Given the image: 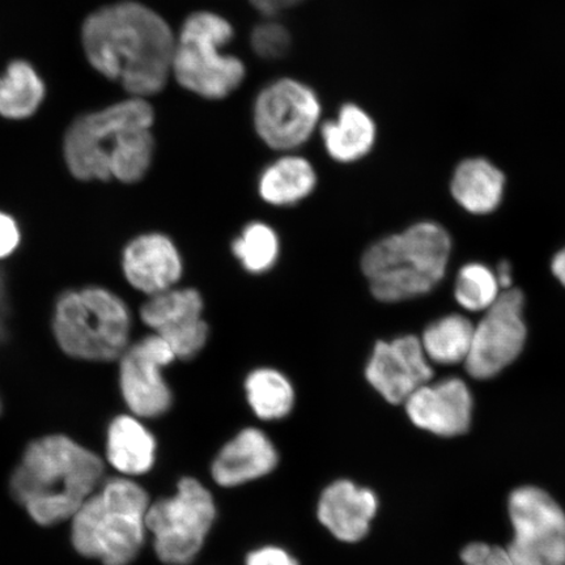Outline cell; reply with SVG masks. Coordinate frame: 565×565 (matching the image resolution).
Returning a JSON list of instances; mask_svg holds the SVG:
<instances>
[{
  "instance_id": "1",
  "label": "cell",
  "mask_w": 565,
  "mask_h": 565,
  "mask_svg": "<svg viewBox=\"0 0 565 565\" xmlns=\"http://www.w3.org/2000/svg\"><path fill=\"white\" fill-rule=\"evenodd\" d=\"M83 46L98 73L136 97L159 94L172 74L174 34L143 4L124 2L92 13L83 26Z\"/></svg>"
},
{
  "instance_id": "2",
  "label": "cell",
  "mask_w": 565,
  "mask_h": 565,
  "mask_svg": "<svg viewBox=\"0 0 565 565\" xmlns=\"http://www.w3.org/2000/svg\"><path fill=\"white\" fill-rule=\"evenodd\" d=\"M152 124L151 105L141 97L77 118L65 138L70 172L82 181L138 182L153 159Z\"/></svg>"
},
{
  "instance_id": "3",
  "label": "cell",
  "mask_w": 565,
  "mask_h": 565,
  "mask_svg": "<svg viewBox=\"0 0 565 565\" xmlns=\"http://www.w3.org/2000/svg\"><path fill=\"white\" fill-rule=\"evenodd\" d=\"M103 477L100 457L66 436L52 435L26 448L11 476L10 492L34 522L53 526L73 519Z\"/></svg>"
},
{
  "instance_id": "4",
  "label": "cell",
  "mask_w": 565,
  "mask_h": 565,
  "mask_svg": "<svg viewBox=\"0 0 565 565\" xmlns=\"http://www.w3.org/2000/svg\"><path fill=\"white\" fill-rule=\"evenodd\" d=\"M451 242L433 222L412 225L372 244L362 257V271L374 299L399 302L429 294L447 273Z\"/></svg>"
},
{
  "instance_id": "5",
  "label": "cell",
  "mask_w": 565,
  "mask_h": 565,
  "mask_svg": "<svg viewBox=\"0 0 565 565\" xmlns=\"http://www.w3.org/2000/svg\"><path fill=\"white\" fill-rule=\"evenodd\" d=\"M148 508L147 492L131 479L106 480L71 519L75 550L104 565H130L145 545Z\"/></svg>"
},
{
  "instance_id": "6",
  "label": "cell",
  "mask_w": 565,
  "mask_h": 565,
  "mask_svg": "<svg viewBox=\"0 0 565 565\" xmlns=\"http://www.w3.org/2000/svg\"><path fill=\"white\" fill-rule=\"evenodd\" d=\"M53 330L67 355L89 362H111L129 348L131 313L108 289H75L56 301Z\"/></svg>"
},
{
  "instance_id": "7",
  "label": "cell",
  "mask_w": 565,
  "mask_h": 565,
  "mask_svg": "<svg viewBox=\"0 0 565 565\" xmlns=\"http://www.w3.org/2000/svg\"><path fill=\"white\" fill-rule=\"evenodd\" d=\"M232 39L230 21L217 13L200 11L190 15L175 40L172 63L175 81L209 100L230 96L242 86L246 75L242 60L223 53Z\"/></svg>"
},
{
  "instance_id": "8",
  "label": "cell",
  "mask_w": 565,
  "mask_h": 565,
  "mask_svg": "<svg viewBox=\"0 0 565 565\" xmlns=\"http://www.w3.org/2000/svg\"><path fill=\"white\" fill-rule=\"evenodd\" d=\"M214 499L202 483L183 478L171 498L150 504L146 525L152 533L153 547L162 563L188 565L203 546L214 524Z\"/></svg>"
},
{
  "instance_id": "9",
  "label": "cell",
  "mask_w": 565,
  "mask_h": 565,
  "mask_svg": "<svg viewBox=\"0 0 565 565\" xmlns=\"http://www.w3.org/2000/svg\"><path fill=\"white\" fill-rule=\"evenodd\" d=\"M514 565H565V512L548 492L522 486L508 499Z\"/></svg>"
},
{
  "instance_id": "10",
  "label": "cell",
  "mask_w": 565,
  "mask_h": 565,
  "mask_svg": "<svg viewBox=\"0 0 565 565\" xmlns=\"http://www.w3.org/2000/svg\"><path fill=\"white\" fill-rule=\"evenodd\" d=\"M321 111L320 98L307 84L279 79L259 92L253 121L265 145L275 151L291 152L313 136Z\"/></svg>"
},
{
  "instance_id": "11",
  "label": "cell",
  "mask_w": 565,
  "mask_h": 565,
  "mask_svg": "<svg viewBox=\"0 0 565 565\" xmlns=\"http://www.w3.org/2000/svg\"><path fill=\"white\" fill-rule=\"evenodd\" d=\"M524 295L510 288L500 294L493 306L475 324L471 349L465 369L471 377L492 379L519 358L526 341L522 317Z\"/></svg>"
},
{
  "instance_id": "12",
  "label": "cell",
  "mask_w": 565,
  "mask_h": 565,
  "mask_svg": "<svg viewBox=\"0 0 565 565\" xmlns=\"http://www.w3.org/2000/svg\"><path fill=\"white\" fill-rule=\"evenodd\" d=\"M175 359L171 348L157 334L140 339L122 353L119 385L134 415L158 418L171 408L173 395L162 371Z\"/></svg>"
},
{
  "instance_id": "13",
  "label": "cell",
  "mask_w": 565,
  "mask_h": 565,
  "mask_svg": "<svg viewBox=\"0 0 565 565\" xmlns=\"http://www.w3.org/2000/svg\"><path fill=\"white\" fill-rule=\"evenodd\" d=\"M204 301L194 288H171L150 296L140 309L141 321L166 341L177 359L190 360L206 348L209 323Z\"/></svg>"
},
{
  "instance_id": "14",
  "label": "cell",
  "mask_w": 565,
  "mask_h": 565,
  "mask_svg": "<svg viewBox=\"0 0 565 565\" xmlns=\"http://www.w3.org/2000/svg\"><path fill=\"white\" fill-rule=\"evenodd\" d=\"M365 377L388 404L405 405L419 387L430 383L434 370L420 338L405 335L374 345Z\"/></svg>"
},
{
  "instance_id": "15",
  "label": "cell",
  "mask_w": 565,
  "mask_h": 565,
  "mask_svg": "<svg viewBox=\"0 0 565 565\" xmlns=\"http://www.w3.org/2000/svg\"><path fill=\"white\" fill-rule=\"evenodd\" d=\"M405 407L416 427L436 436L456 437L470 428L472 397L461 379L423 385L405 402Z\"/></svg>"
},
{
  "instance_id": "16",
  "label": "cell",
  "mask_w": 565,
  "mask_h": 565,
  "mask_svg": "<svg viewBox=\"0 0 565 565\" xmlns=\"http://www.w3.org/2000/svg\"><path fill=\"white\" fill-rule=\"evenodd\" d=\"M124 274L130 285L148 296L174 288L182 278L179 247L162 233H146L126 246Z\"/></svg>"
},
{
  "instance_id": "17",
  "label": "cell",
  "mask_w": 565,
  "mask_h": 565,
  "mask_svg": "<svg viewBox=\"0 0 565 565\" xmlns=\"http://www.w3.org/2000/svg\"><path fill=\"white\" fill-rule=\"evenodd\" d=\"M379 500L369 489L338 480L321 494L318 519L339 541L358 542L370 532Z\"/></svg>"
},
{
  "instance_id": "18",
  "label": "cell",
  "mask_w": 565,
  "mask_h": 565,
  "mask_svg": "<svg viewBox=\"0 0 565 565\" xmlns=\"http://www.w3.org/2000/svg\"><path fill=\"white\" fill-rule=\"evenodd\" d=\"M278 463V454L268 437L257 428H246L218 451L212 477L223 487L242 486L265 477Z\"/></svg>"
},
{
  "instance_id": "19",
  "label": "cell",
  "mask_w": 565,
  "mask_h": 565,
  "mask_svg": "<svg viewBox=\"0 0 565 565\" xmlns=\"http://www.w3.org/2000/svg\"><path fill=\"white\" fill-rule=\"evenodd\" d=\"M505 174L486 157H469L458 162L451 175L455 200L471 214L484 215L498 209L503 200Z\"/></svg>"
},
{
  "instance_id": "20",
  "label": "cell",
  "mask_w": 565,
  "mask_h": 565,
  "mask_svg": "<svg viewBox=\"0 0 565 565\" xmlns=\"http://www.w3.org/2000/svg\"><path fill=\"white\" fill-rule=\"evenodd\" d=\"M321 138L331 159L351 164L373 150L377 140V126L359 105L344 104L335 119L322 125Z\"/></svg>"
},
{
  "instance_id": "21",
  "label": "cell",
  "mask_w": 565,
  "mask_h": 565,
  "mask_svg": "<svg viewBox=\"0 0 565 565\" xmlns=\"http://www.w3.org/2000/svg\"><path fill=\"white\" fill-rule=\"evenodd\" d=\"M317 186L312 162L298 154H282L268 164L258 179L260 200L275 207H291L307 200Z\"/></svg>"
},
{
  "instance_id": "22",
  "label": "cell",
  "mask_w": 565,
  "mask_h": 565,
  "mask_svg": "<svg viewBox=\"0 0 565 565\" xmlns=\"http://www.w3.org/2000/svg\"><path fill=\"white\" fill-rule=\"evenodd\" d=\"M106 456L124 476L146 475L157 457V440L136 416H118L108 429Z\"/></svg>"
},
{
  "instance_id": "23",
  "label": "cell",
  "mask_w": 565,
  "mask_h": 565,
  "mask_svg": "<svg viewBox=\"0 0 565 565\" xmlns=\"http://www.w3.org/2000/svg\"><path fill=\"white\" fill-rule=\"evenodd\" d=\"M247 404L263 420L286 418L295 406V387L285 373L275 370L257 369L245 380Z\"/></svg>"
},
{
  "instance_id": "24",
  "label": "cell",
  "mask_w": 565,
  "mask_h": 565,
  "mask_svg": "<svg viewBox=\"0 0 565 565\" xmlns=\"http://www.w3.org/2000/svg\"><path fill=\"white\" fill-rule=\"evenodd\" d=\"M475 324L461 315L440 318L424 330L420 342L430 362L451 365L465 363L471 349Z\"/></svg>"
},
{
  "instance_id": "25",
  "label": "cell",
  "mask_w": 565,
  "mask_h": 565,
  "mask_svg": "<svg viewBox=\"0 0 565 565\" xmlns=\"http://www.w3.org/2000/svg\"><path fill=\"white\" fill-rule=\"evenodd\" d=\"M44 96V82L26 62H12L0 76V116L10 119L31 117Z\"/></svg>"
},
{
  "instance_id": "26",
  "label": "cell",
  "mask_w": 565,
  "mask_h": 565,
  "mask_svg": "<svg viewBox=\"0 0 565 565\" xmlns=\"http://www.w3.org/2000/svg\"><path fill=\"white\" fill-rule=\"evenodd\" d=\"M232 253L247 273L265 274L278 263L280 238L271 225L252 222L233 239Z\"/></svg>"
},
{
  "instance_id": "27",
  "label": "cell",
  "mask_w": 565,
  "mask_h": 565,
  "mask_svg": "<svg viewBox=\"0 0 565 565\" xmlns=\"http://www.w3.org/2000/svg\"><path fill=\"white\" fill-rule=\"evenodd\" d=\"M497 274L482 264H469L459 270L455 296L459 306L470 312H486L499 299Z\"/></svg>"
},
{
  "instance_id": "28",
  "label": "cell",
  "mask_w": 565,
  "mask_h": 565,
  "mask_svg": "<svg viewBox=\"0 0 565 565\" xmlns=\"http://www.w3.org/2000/svg\"><path fill=\"white\" fill-rule=\"evenodd\" d=\"M252 47L260 58L268 61L279 60L291 47V34L278 21H264V23L254 28L252 32Z\"/></svg>"
},
{
  "instance_id": "29",
  "label": "cell",
  "mask_w": 565,
  "mask_h": 565,
  "mask_svg": "<svg viewBox=\"0 0 565 565\" xmlns=\"http://www.w3.org/2000/svg\"><path fill=\"white\" fill-rule=\"evenodd\" d=\"M463 565H514L507 548L475 542L461 551Z\"/></svg>"
},
{
  "instance_id": "30",
  "label": "cell",
  "mask_w": 565,
  "mask_h": 565,
  "mask_svg": "<svg viewBox=\"0 0 565 565\" xmlns=\"http://www.w3.org/2000/svg\"><path fill=\"white\" fill-rule=\"evenodd\" d=\"M246 565H299L287 551L267 546L247 555Z\"/></svg>"
},
{
  "instance_id": "31",
  "label": "cell",
  "mask_w": 565,
  "mask_h": 565,
  "mask_svg": "<svg viewBox=\"0 0 565 565\" xmlns=\"http://www.w3.org/2000/svg\"><path fill=\"white\" fill-rule=\"evenodd\" d=\"M19 243L20 231L17 222L0 212V259L11 256Z\"/></svg>"
},
{
  "instance_id": "32",
  "label": "cell",
  "mask_w": 565,
  "mask_h": 565,
  "mask_svg": "<svg viewBox=\"0 0 565 565\" xmlns=\"http://www.w3.org/2000/svg\"><path fill=\"white\" fill-rule=\"evenodd\" d=\"M303 2V0H250L254 9L258 10L263 15L273 18L279 12L286 11Z\"/></svg>"
},
{
  "instance_id": "33",
  "label": "cell",
  "mask_w": 565,
  "mask_h": 565,
  "mask_svg": "<svg viewBox=\"0 0 565 565\" xmlns=\"http://www.w3.org/2000/svg\"><path fill=\"white\" fill-rule=\"evenodd\" d=\"M9 299H7L4 275L0 271V341L6 337L7 318H9Z\"/></svg>"
},
{
  "instance_id": "34",
  "label": "cell",
  "mask_w": 565,
  "mask_h": 565,
  "mask_svg": "<svg viewBox=\"0 0 565 565\" xmlns=\"http://www.w3.org/2000/svg\"><path fill=\"white\" fill-rule=\"evenodd\" d=\"M494 274H497L500 288H503L504 291L511 288L512 267L510 264L507 263V260H503V263L499 265L498 270Z\"/></svg>"
},
{
  "instance_id": "35",
  "label": "cell",
  "mask_w": 565,
  "mask_h": 565,
  "mask_svg": "<svg viewBox=\"0 0 565 565\" xmlns=\"http://www.w3.org/2000/svg\"><path fill=\"white\" fill-rule=\"evenodd\" d=\"M551 268H553L556 279L565 287V249L556 254Z\"/></svg>"
},
{
  "instance_id": "36",
  "label": "cell",
  "mask_w": 565,
  "mask_h": 565,
  "mask_svg": "<svg viewBox=\"0 0 565 565\" xmlns=\"http://www.w3.org/2000/svg\"><path fill=\"white\" fill-rule=\"evenodd\" d=\"M0 408H2V406H0Z\"/></svg>"
}]
</instances>
